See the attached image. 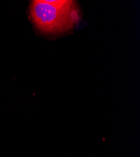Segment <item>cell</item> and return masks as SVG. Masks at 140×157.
<instances>
[{
	"label": "cell",
	"instance_id": "cell-1",
	"mask_svg": "<svg viewBox=\"0 0 140 157\" xmlns=\"http://www.w3.org/2000/svg\"><path fill=\"white\" fill-rule=\"evenodd\" d=\"M30 15L36 27L45 33L65 32L80 18L76 3L70 0L33 1Z\"/></svg>",
	"mask_w": 140,
	"mask_h": 157
}]
</instances>
